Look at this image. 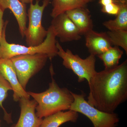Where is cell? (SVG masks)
I'll use <instances>...</instances> for the list:
<instances>
[{
	"mask_svg": "<svg viewBox=\"0 0 127 127\" xmlns=\"http://www.w3.org/2000/svg\"><path fill=\"white\" fill-rule=\"evenodd\" d=\"M88 84V103L100 111L114 113L127 99V60L115 68L97 72Z\"/></svg>",
	"mask_w": 127,
	"mask_h": 127,
	"instance_id": "1",
	"label": "cell"
},
{
	"mask_svg": "<svg viewBox=\"0 0 127 127\" xmlns=\"http://www.w3.org/2000/svg\"><path fill=\"white\" fill-rule=\"evenodd\" d=\"M51 73L52 81L47 90L40 93L27 92L37 103L36 113L40 118L69 110L74 101L71 92L66 88H60L52 77V71Z\"/></svg>",
	"mask_w": 127,
	"mask_h": 127,
	"instance_id": "2",
	"label": "cell"
},
{
	"mask_svg": "<svg viewBox=\"0 0 127 127\" xmlns=\"http://www.w3.org/2000/svg\"><path fill=\"white\" fill-rule=\"evenodd\" d=\"M8 23L7 21L5 22L0 43L1 58L10 59L18 55L42 53L47 55L49 59L52 60L53 58L57 56L56 36L51 25L48 28L47 35L42 43L35 46L27 47L7 42L6 40V32Z\"/></svg>",
	"mask_w": 127,
	"mask_h": 127,
	"instance_id": "3",
	"label": "cell"
},
{
	"mask_svg": "<svg viewBox=\"0 0 127 127\" xmlns=\"http://www.w3.org/2000/svg\"><path fill=\"white\" fill-rule=\"evenodd\" d=\"M56 46L57 56L63 59V66L77 75L78 82L86 80L89 83L91 78L97 72L95 70V56L90 55L86 59H82L78 55H74L69 49L65 51L57 41Z\"/></svg>",
	"mask_w": 127,
	"mask_h": 127,
	"instance_id": "4",
	"label": "cell"
},
{
	"mask_svg": "<svg viewBox=\"0 0 127 127\" xmlns=\"http://www.w3.org/2000/svg\"><path fill=\"white\" fill-rule=\"evenodd\" d=\"M74 101L69 110L76 111L87 117L94 127H117L119 122L118 115L100 111L89 104L84 93L77 94L71 92Z\"/></svg>",
	"mask_w": 127,
	"mask_h": 127,
	"instance_id": "5",
	"label": "cell"
},
{
	"mask_svg": "<svg viewBox=\"0 0 127 127\" xmlns=\"http://www.w3.org/2000/svg\"><path fill=\"white\" fill-rule=\"evenodd\" d=\"M48 56L46 54L21 55L10 58L21 86L26 90L28 82L45 65Z\"/></svg>",
	"mask_w": 127,
	"mask_h": 127,
	"instance_id": "6",
	"label": "cell"
},
{
	"mask_svg": "<svg viewBox=\"0 0 127 127\" xmlns=\"http://www.w3.org/2000/svg\"><path fill=\"white\" fill-rule=\"evenodd\" d=\"M39 0L35 3H31L28 11L29 24L25 31V37L28 46L40 45L47 35L48 31L42 24V19L44 10L50 3V0H43V4L39 5Z\"/></svg>",
	"mask_w": 127,
	"mask_h": 127,
	"instance_id": "7",
	"label": "cell"
},
{
	"mask_svg": "<svg viewBox=\"0 0 127 127\" xmlns=\"http://www.w3.org/2000/svg\"><path fill=\"white\" fill-rule=\"evenodd\" d=\"M53 18L51 25L54 29L56 36L62 42L77 41L81 38L79 30L66 13Z\"/></svg>",
	"mask_w": 127,
	"mask_h": 127,
	"instance_id": "8",
	"label": "cell"
},
{
	"mask_svg": "<svg viewBox=\"0 0 127 127\" xmlns=\"http://www.w3.org/2000/svg\"><path fill=\"white\" fill-rule=\"evenodd\" d=\"M0 72L11 86L15 101H18L22 97L30 98V95L20 84L10 59L0 58Z\"/></svg>",
	"mask_w": 127,
	"mask_h": 127,
	"instance_id": "9",
	"label": "cell"
},
{
	"mask_svg": "<svg viewBox=\"0 0 127 127\" xmlns=\"http://www.w3.org/2000/svg\"><path fill=\"white\" fill-rule=\"evenodd\" d=\"M21 113L18 122L14 127H39L43 119L36 113L37 103L34 100L22 97L19 100Z\"/></svg>",
	"mask_w": 127,
	"mask_h": 127,
	"instance_id": "10",
	"label": "cell"
},
{
	"mask_svg": "<svg viewBox=\"0 0 127 127\" xmlns=\"http://www.w3.org/2000/svg\"><path fill=\"white\" fill-rule=\"evenodd\" d=\"M84 36L86 46L90 55L98 56L113 46L106 32H98L92 30Z\"/></svg>",
	"mask_w": 127,
	"mask_h": 127,
	"instance_id": "11",
	"label": "cell"
},
{
	"mask_svg": "<svg viewBox=\"0 0 127 127\" xmlns=\"http://www.w3.org/2000/svg\"><path fill=\"white\" fill-rule=\"evenodd\" d=\"M0 9L4 12L7 9L11 11L18 23L21 35L25 37L27 21L26 4L19 0H0Z\"/></svg>",
	"mask_w": 127,
	"mask_h": 127,
	"instance_id": "12",
	"label": "cell"
},
{
	"mask_svg": "<svg viewBox=\"0 0 127 127\" xmlns=\"http://www.w3.org/2000/svg\"><path fill=\"white\" fill-rule=\"evenodd\" d=\"M65 13L77 28L81 35L93 30V22L90 12L85 7L68 11Z\"/></svg>",
	"mask_w": 127,
	"mask_h": 127,
	"instance_id": "13",
	"label": "cell"
},
{
	"mask_svg": "<svg viewBox=\"0 0 127 127\" xmlns=\"http://www.w3.org/2000/svg\"><path fill=\"white\" fill-rule=\"evenodd\" d=\"M78 117V113L72 110L60 111L44 118L39 127H59L68 122L76 123Z\"/></svg>",
	"mask_w": 127,
	"mask_h": 127,
	"instance_id": "14",
	"label": "cell"
},
{
	"mask_svg": "<svg viewBox=\"0 0 127 127\" xmlns=\"http://www.w3.org/2000/svg\"><path fill=\"white\" fill-rule=\"evenodd\" d=\"M93 0H52L53 9L51 16L53 18L73 9L84 8Z\"/></svg>",
	"mask_w": 127,
	"mask_h": 127,
	"instance_id": "15",
	"label": "cell"
},
{
	"mask_svg": "<svg viewBox=\"0 0 127 127\" xmlns=\"http://www.w3.org/2000/svg\"><path fill=\"white\" fill-rule=\"evenodd\" d=\"M118 4L120 6V10L116 18L103 23V26L109 31H127V4Z\"/></svg>",
	"mask_w": 127,
	"mask_h": 127,
	"instance_id": "16",
	"label": "cell"
},
{
	"mask_svg": "<svg viewBox=\"0 0 127 127\" xmlns=\"http://www.w3.org/2000/svg\"><path fill=\"white\" fill-rule=\"evenodd\" d=\"M123 51L117 46H112L105 52L97 56L102 61L105 69H112L117 66Z\"/></svg>",
	"mask_w": 127,
	"mask_h": 127,
	"instance_id": "17",
	"label": "cell"
},
{
	"mask_svg": "<svg viewBox=\"0 0 127 127\" xmlns=\"http://www.w3.org/2000/svg\"><path fill=\"white\" fill-rule=\"evenodd\" d=\"M106 32L112 46L122 48L127 54V31H109Z\"/></svg>",
	"mask_w": 127,
	"mask_h": 127,
	"instance_id": "18",
	"label": "cell"
},
{
	"mask_svg": "<svg viewBox=\"0 0 127 127\" xmlns=\"http://www.w3.org/2000/svg\"><path fill=\"white\" fill-rule=\"evenodd\" d=\"M12 91L11 86L0 72V106L4 112L5 120L9 123H11V118L5 110L2 103L7 97L8 91Z\"/></svg>",
	"mask_w": 127,
	"mask_h": 127,
	"instance_id": "19",
	"label": "cell"
},
{
	"mask_svg": "<svg viewBox=\"0 0 127 127\" xmlns=\"http://www.w3.org/2000/svg\"><path fill=\"white\" fill-rule=\"evenodd\" d=\"M119 10V5L113 2L107 5L102 6L101 11L103 13L116 16L118 14Z\"/></svg>",
	"mask_w": 127,
	"mask_h": 127,
	"instance_id": "20",
	"label": "cell"
},
{
	"mask_svg": "<svg viewBox=\"0 0 127 127\" xmlns=\"http://www.w3.org/2000/svg\"><path fill=\"white\" fill-rule=\"evenodd\" d=\"M4 12L2 11V10L0 9V43L2 37V32H3L5 23L3 19ZM0 58H1L0 55Z\"/></svg>",
	"mask_w": 127,
	"mask_h": 127,
	"instance_id": "21",
	"label": "cell"
},
{
	"mask_svg": "<svg viewBox=\"0 0 127 127\" xmlns=\"http://www.w3.org/2000/svg\"><path fill=\"white\" fill-rule=\"evenodd\" d=\"M113 2V0H99V3L102 6L107 5Z\"/></svg>",
	"mask_w": 127,
	"mask_h": 127,
	"instance_id": "22",
	"label": "cell"
},
{
	"mask_svg": "<svg viewBox=\"0 0 127 127\" xmlns=\"http://www.w3.org/2000/svg\"><path fill=\"white\" fill-rule=\"evenodd\" d=\"M113 1L118 4H127V0H113Z\"/></svg>",
	"mask_w": 127,
	"mask_h": 127,
	"instance_id": "23",
	"label": "cell"
},
{
	"mask_svg": "<svg viewBox=\"0 0 127 127\" xmlns=\"http://www.w3.org/2000/svg\"><path fill=\"white\" fill-rule=\"evenodd\" d=\"M21 2L24 4H29V3H32L33 0H19Z\"/></svg>",
	"mask_w": 127,
	"mask_h": 127,
	"instance_id": "24",
	"label": "cell"
},
{
	"mask_svg": "<svg viewBox=\"0 0 127 127\" xmlns=\"http://www.w3.org/2000/svg\"></svg>",
	"mask_w": 127,
	"mask_h": 127,
	"instance_id": "25",
	"label": "cell"
}]
</instances>
